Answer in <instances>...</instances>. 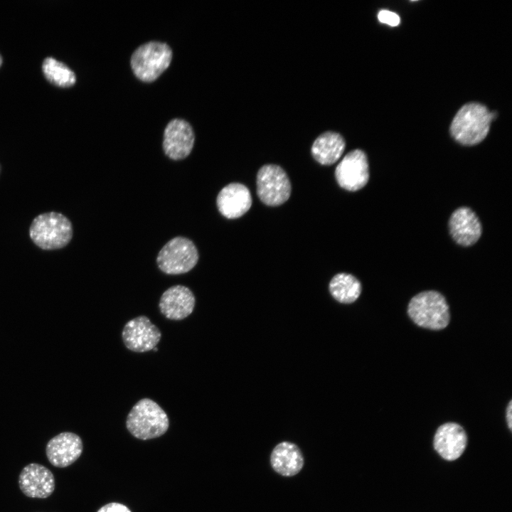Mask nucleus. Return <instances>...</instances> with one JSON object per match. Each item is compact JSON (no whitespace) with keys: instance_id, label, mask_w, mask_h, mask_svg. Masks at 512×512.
Masks as SVG:
<instances>
[{"instance_id":"nucleus-1","label":"nucleus","mask_w":512,"mask_h":512,"mask_svg":"<svg viewBox=\"0 0 512 512\" xmlns=\"http://www.w3.org/2000/svg\"><path fill=\"white\" fill-rule=\"evenodd\" d=\"M495 112L476 102L464 105L454 117L450 132L459 143L472 146L480 143L487 136Z\"/></svg>"},{"instance_id":"nucleus-2","label":"nucleus","mask_w":512,"mask_h":512,"mask_svg":"<svg viewBox=\"0 0 512 512\" xmlns=\"http://www.w3.org/2000/svg\"><path fill=\"white\" fill-rule=\"evenodd\" d=\"M70 220L64 215L51 211L36 216L29 228V235L38 247L52 250L65 247L73 238Z\"/></svg>"},{"instance_id":"nucleus-3","label":"nucleus","mask_w":512,"mask_h":512,"mask_svg":"<svg viewBox=\"0 0 512 512\" xmlns=\"http://www.w3.org/2000/svg\"><path fill=\"white\" fill-rule=\"evenodd\" d=\"M126 426L134 437L146 440L163 435L169 428V421L165 411L156 402L143 398L129 411Z\"/></svg>"},{"instance_id":"nucleus-4","label":"nucleus","mask_w":512,"mask_h":512,"mask_svg":"<svg viewBox=\"0 0 512 512\" xmlns=\"http://www.w3.org/2000/svg\"><path fill=\"white\" fill-rule=\"evenodd\" d=\"M407 313L417 326L431 330L443 329L449 322L447 301L436 291H425L414 296L409 302Z\"/></svg>"},{"instance_id":"nucleus-5","label":"nucleus","mask_w":512,"mask_h":512,"mask_svg":"<svg viewBox=\"0 0 512 512\" xmlns=\"http://www.w3.org/2000/svg\"><path fill=\"white\" fill-rule=\"evenodd\" d=\"M172 51L164 43L150 41L140 46L131 57L134 75L144 82L155 80L170 65Z\"/></svg>"},{"instance_id":"nucleus-6","label":"nucleus","mask_w":512,"mask_h":512,"mask_svg":"<svg viewBox=\"0 0 512 512\" xmlns=\"http://www.w3.org/2000/svg\"><path fill=\"white\" fill-rule=\"evenodd\" d=\"M199 259L198 249L190 239L178 236L169 240L159 250L156 263L166 274H181L191 271Z\"/></svg>"},{"instance_id":"nucleus-7","label":"nucleus","mask_w":512,"mask_h":512,"mask_svg":"<svg viewBox=\"0 0 512 512\" xmlns=\"http://www.w3.org/2000/svg\"><path fill=\"white\" fill-rule=\"evenodd\" d=\"M257 193L267 206H277L286 202L291 194V183L284 169L275 164L262 166L257 174Z\"/></svg>"},{"instance_id":"nucleus-8","label":"nucleus","mask_w":512,"mask_h":512,"mask_svg":"<svg viewBox=\"0 0 512 512\" xmlns=\"http://www.w3.org/2000/svg\"><path fill=\"white\" fill-rule=\"evenodd\" d=\"M335 176L338 185L347 191H356L363 188L369 179L365 152L358 149L348 152L337 165Z\"/></svg>"},{"instance_id":"nucleus-9","label":"nucleus","mask_w":512,"mask_h":512,"mask_svg":"<svg viewBox=\"0 0 512 512\" xmlns=\"http://www.w3.org/2000/svg\"><path fill=\"white\" fill-rule=\"evenodd\" d=\"M122 337L127 348L134 352L143 353L153 350L156 346L161 334L148 317L139 316L125 324Z\"/></svg>"},{"instance_id":"nucleus-10","label":"nucleus","mask_w":512,"mask_h":512,"mask_svg":"<svg viewBox=\"0 0 512 512\" xmlns=\"http://www.w3.org/2000/svg\"><path fill=\"white\" fill-rule=\"evenodd\" d=\"M195 137L191 126L185 120L174 119L166 126L164 133L163 149L172 160H181L191 152Z\"/></svg>"},{"instance_id":"nucleus-11","label":"nucleus","mask_w":512,"mask_h":512,"mask_svg":"<svg viewBox=\"0 0 512 512\" xmlns=\"http://www.w3.org/2000/svg\"><path fill=\"white\" fill-rule=\"evenodd\" d=\"M22 493L30 498H46L55 489V477L47 467L37 463L26 465L18 476Z\"/></svg>"},{"instance_id":"nucleus-12","label":"nucleus","mask_w":512,"mask_h":512,"mask_svg":"<svg viewBox=\"0 0 512 512\" xmlns=\"http://www.w3.org/2000/svg\"><path fill=\"white\" fill-rule=\"evenodd\" d=\"M467 441L466 432L460 425L446 422L436 430L433 447L442 459L452 462L462 455L467 446Z\"/></svg>"},{"instance_id":"nucleus-13","label":"nucleus","mask_w":512,"mask_h":512,"mask_svg":"<svg viewBox=\"0 0 512 512\" xmlns=\"http://www.w3.org/2000/svg\"><path fill=\"white\" fill-rule=\"evenodd\" d=\"M82 449V442L78 434L64 432L48 441L46 453L53 466L63 468L74 463L81 455Z\"/></svg>"},{"instance_id":"nucleus-14","label":"nucleus","mask_w":512,"mask_h":512,"mask_svg":"<svg viewBox=\"0 0 512 512\" xmlns=\"http://www.w3.org/2000/svg\"><path fill=\"white\" fill-rule=\"evenodd\" d=\"M196 299L191 290L183 285H174L162 294L159 300L161 313L167 319L180 321L193 311Z\"/></svg>"},{"instance_id":"nucleus-15","label":"nucleus","mask_w":512,"mask_h":512,"mask_svg":"<svg viewBox=\"0 0 512 512\" xmlns=\"http://www.w3.org/2000/svg\"><path fill=\"white\" fill-rule=\"evenodd\" d=\"M218 211L228 219L241 217L252 206L249 189L240 183H231L224 186L216 198Z\"/></svg>"},{"instance_id":"nucleus-16","label":"nucleus","mask_w":512,"mask_h":512,"mask_svg":"<svg viewBox=\"0 0 512 512\" xmlns=\"http://www.w3.org/2000/svg\"><path fill=\"white\" fill-rule=\"evenodd\" d=\"M449 226L452 238L462 246L474 244L481 235V225L479 218L467 207L459 208L453 212Z\"/></svg>"},{"instance_id":"nucleus-17","label":"nucleus","mask_w":512,"mask_h":512,"mask_svg":"<svg viewBox=\"0 0 512 512\" xmlns=\"http://www.w3.org/2000/svg\"><path fill=\"white\" fill-rule=\"evenodd\" d=\"M303 454L297 445L289 442L277 444L270 454L272 469L284 476L297 474L304 466Z\"/></svg>"},{"instance_id":"nucleus-18","label":"nucleus","mask_w":512,"mask_h":512,"mask_svg":"<svg viewBox=\"0 0 512 512\" xmlns=\"http://www.w3.org/2000/svg\"><path fill=\"white\" fill-rule=\"evenodd\" d=\"M346 146L343 137L337 132L328 131L321 134L314 142L311 154L319 163L331 165L341 156Z\"/></svg>"},{"instance_id":"nucleus-19","label":"nucleus","mask_w":512,"mask_h":512,"mask_svg":"<svg viewBox=\"0 0 512 512\" xmlns=\"http://www.w3.org/2000/svg\"><path fill=\"white\" fill-rule=\"evenodd\" d=\"M329 287L332 297L343 304L353 303L361 293V284L358 279L347 273L336 274L331 279Z\"/></svg>"},{"instance_id":"nucleus-20","label":"nucleus","mask_w":512,"mask_h":512,"mask_svg":"<svg viewBox=\"0 0 512 512\" xmlns=\"http://www.w3.org/2000/svg\"><path fill=\"white\" fill-rule=\"evenodd\" d=\"M42 70L47 80L55 85L68 87L75 82V73L65 63L53 57L44 59Z\"/></svg>"},{"instance_id":"nucleus-21","label":"nucleus","mask_w":512,"mask_h":512,"mask_svg":"<svg viewBox=\"0 0 512 512\" xmlns=\"http://www.w3.org/2000/svg\"><path fill=\"white\" fill-rule=\"evenodd\" d=\"M378 20L383 23L391 26H396L400 23L399 16L390 11L382 10L378 14Z\"/></svg>"},{"instance_id":"nucleus-22","label":"nucleus","mask_w":512,"mask_h":512,"mask_svg":"<svg viewBox=\"0 0 512 512\" xmlns=\"http://www.w3.org/2000/svg\"><path fill=\"white\" fill-rule=\"evenodd\" d=\"M97 512H131V511L122 503H110L103 506Z\"/></svg>"},{"instance_id":"nucleus-23","label":"nucleus","mask_w":512,"mask_h":512,"mask_svg":"<svg viewBox=\"0 0 512 512\" xmlns=\"http://www.w3.org/2000/svg\"><path fill=\"white\" fill-rule=\"evenodd\" d=\"M506 419L507 421V425L509 428V430H512V402L511 400L509 402L507 407H506Z\"/></svg>"},{"instance_id":"nucleus-24","label":"nucleus","mask_w":512,"mask_h":512,"mask_svg":"<svg viewBox=\"0 0 512 512\" xmlns=\"http://www.w3.org/2000/svg\"><path fill=\"white\" fill-rule=\"evenodd\" d=\"M153 350H154V351H158V348H157L156 347H154V348H153Z\"/></svg>"},{"instance_id":"nucleus-25","label":"nucleus","mask_w":512,"mask_h":512,"mask_svg":"<svg viewBox=\"0 0 512 512\" xmlns=\"http://www.w3.org/2000/svg\"><path fill=\"white\" fill-rule=\"evenodd\" d=\"M1 63H2V59H1V55H0V65H1Z\"/></svg>"}]
</instances>
